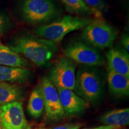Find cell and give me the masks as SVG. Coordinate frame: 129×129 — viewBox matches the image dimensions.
Instances as JSON below:
<instances>
[{"label":"cell","instance_id":"9","mask_svg":"<svg viewBox=\"0 0 129 129\" xmlns=\"http://www.w3.org/2000/svg\"><path fill=\"white\" fill-rule=\"evenodd\" d=\"M0 121L3 129H29L20 101L0 106Z\"/></svg>","mask_w":129,"mask_h":129},{"label":"cell","instance_id":"20","mask_svg":"<svg viewBox=\"0 0 129 129\" xmlns=\"http://www.w3.org/2000/svg\"><path fill=\"white\" fill-rule=\"evenodd\" d=\"M12 26V23L9 17L0 12V33L7 31Z\"/></svg>","mask_w":129,"mask_h":129},{"label":"cell","instance_id":"1","mask_svg":"<svg viewBox=\"0 0 129 129\" xmlns=\"http://www.w3.org/2000/svg\"><path fill=\"white\" fill-rule=\"evenodd\" d=\"M9 47L40 68L49 64L58 51L56 44L53 42L30 34L15 37L10 41Z\"/></svg>","mask_w":129,"mask_h":129},{"label":"cell","instance_id":"25","mask_svg":"<svg viewBox=\"0 0 129 129\" xmlns=\"http://www.w3.org/2000/svg\"><path fill=\"white\" fill-rule=\"evenodd\" d=\"M34 129H46V128H34Z\"/></svg>","mask_w":129,"mask_h":129},{"label":"cell","instance_id":"11","mask_svg":"<svg viewBox=\"0 0 129 129\" xmlns=\"http://www.w3.org/2000/svg\"><path fill=\"white\" fill-rule=\"evenodd\" d=\"M108 69L129 78L128 52L124 48H111L106 54Z\"/></svg>","mask_w":129,"mask_h":129},{"label":"cell","instance_id":"13","mask_svg":"<svg viewBox=\"0 0 129 129\" xmlns=\"http://www.w3.org/2000/svg\"><path fill=\"white\" fill-rule=\"evenodd\" d=\"M107 81L109 91L111 94L118 98L128 96V78L121 74L108 70Z\"/></svg>","mask_w":129,"mask_h":129},{"label":"cell","instance_id":"12","mask_svg":"<svg viewBox=\"0 0 129 129\" xmlns=\"http://www.w3.org/2000/svg\"><path fill=\"white\" fill-rule=\"evenodd\" d=\"M32 72L28 68L0 65V81L12 84H23L30 80Z\"/></svg>","mask_w":129,"mask_h":129},{"label":"cell","instance_id":"8","mask_svg":"<svg viewBox=\"0 0 129 129\" xmlns=\"http://www.w3.org/2000/svg\"><path fill=\"white\" fill-rule=\"evenodd\" d=\"M44 104L47 117L51 120H59L65 115L57 90L47 77L42 78L39 86Z\"/></svg>","mask_w":129,"mask_h":129},{"label":"cell","instance_id":"10","mask_svg":"<svg viewBox=\"0 0 129 129\" xmlns=\"http://www.w3.org/2000/svg\"><path fill=\"white\" fill-rule=\"evenodd\" d=\"M56 88L64 114L68 117L80 115L88 108L87 102L77 95L73 90L66 88Z\"/></svg>","mask_w":129,"mask_h":129},{"label":"cell","instance_id":"21","mask_svg":"<svg viewBox=\"0 0 129 129\" xmlns=\"http://www.w3.org/2000/svg\"><path fill=\"white\" fill-rule=\"evenodd\" d=\"M83 126L81 123H68L54 127L51 129H80Z\"/></svg>","mask_w":129,"mask_h":129},{"label":"cell","instance_id":"3","mask_svg":"<svg viewBox=\"0 0 129 129\" xmlns=\"http://www.w3.org/2000/svg\"><path fill=\"white\" fill-rule=\"evenodd\" d=\"M74 91L87 102H95L102 96L104 83L96 67L81 65L75 77Z\"/></svg>","mask_w":129,"mask_h":129},{"label":"cell","instance_id":"4","mask_svg":"<svg viewBox=\"0 0 129 129\" xmlns=\"http://www.w3.org/2000/svg\"><path fill=\"white\" fill-rule=\"evenodd\" d=\"M22 18L34 25H43L59 19L60 8L53 0H23L20 7Z\"/></svg>","mask_w":129,"mask_h":129},{"label":"cell","instance_id":"5","mask_svg":"<svg viewBox=\"0 0 129 129\" xmlns=\"http://www.w3.org/2000/svg\"><path fill=\"white\" fill-rule=\"evenodd\" d=\"M118 35L117 29L103 19H94L83 29L81 38L98 50L111 48Z\"/></svg>","mask_w":129,"mask_h":129},{"label":"cell","instance_id":"16","mask_svg":"<svg viewBox=\"0 0 129 129\" xmlns=\"http://www.w3.org/2000/svg\"><path fill=\"white\" fill-rule=\"evenodd\" d=\"M24 96L22 88L16 84L0 81V106L20 101Z\"/></svg>","mask_w":129,"mask_h":129},{"label":"cell","instance_id":"24","mask_svg":"<svg viewBox=\"0 0 129 129\" xmlns=\"http://www.w3.org/2000/svg\"><path fill=\"white\" fill-rule=\"evenodd\" d=\"M0 129H3V126H2V124H1V121H0Z\"/></svg>","mask_w":129,"mask_h":129},{"label":"cell","instance_id":"23","mask_svg":"<svg viewBox=\"0 0 129 129\" xmlns=\"http://www.w3.org/2000/svg\"><path fill=\"white\" fill-rule=\"evenodd\" d=\"M122 127L118 126V125H102L99 126L94 127H91V128H87L84 129H122Z\"/></svg>","mask_w":129,"mask_h":129},{"label":"cell","instance_id":"19","mask_svg":"<svg viewBox=\"0 0 129 129\" xmlns=\"http://www.w3.org/2000/svg\"><path fill=\"white\" fill-rule=\"evenodd\" d=\"M83 1L93 11L95 19H102V12L106 9L104 0H83Z\"/></svg>","mask_w":129,"mask_h":129},{"label":"cell","instance_id":"7","mask_svg":"<svg viewBox=\"0 0 129 129\" xmlns=\"http://www.w3.org/2000/svg\"><path fill=\"white\" fill-rule=\"evenodd\" d=\"M77 63L67 57L56 61L51 68L48 78L56 88L74 90Z\"/></svg>","mask_w":129,"mask_h":129},{"label":"cell","instance_id":"18","mask_svg":"<svg viewBox=\"0 0 129 129\" xmlns=\"http://www.w3.org/2000/svg\"><path fill=\"white\" fill-rule=\"evenodd\" d=\"M68 12L80 16H93L94 13L85 4L83 0H61Z\"/></svg>","mask_w":129,"mask_h":129},{"label":"cell","instance_id":"14","mask_svg":"<svg viewBox=\"0 0 129 129\" xmlns=\"http://www.w3.org/2000/svg\"><path fill=\"white\" fill-rule=\"evenodd\" d=\"M0 65L28 68L30 67V63L27 59L13 50L9 46L0 44Z\"/></svg>","mask_w":129,"mask_h":129},{"label":"cell","instance_id":"22","mask_svg":"<svg viewBox=\"0 0 129 129\" xmlns=\"http://www.w3.org/2000/svg\"><path fill=\"white\" fill-rule=\"evenodd\" d=\"M121 43L124 49L127 52L129 51V36L128 34H124L122 35L121 38Z\"/></svg>","mask_w":129,"mask_h":129},{"label":"cell","instance_id":"17","mask_svg":"<svg viewBox=\"0 0 129 129\" xmlns=\"http://www.w3.org/2000/svg\"><path fill=\"white\" fill-rule=\"evenodd\" d=\"M27 109L32 117L38 118L41 117L44 110V104L39 87L32 91L29 98Z\"/></svg>","mask_w":129,"mask_h":129},{"label":"cell","instance_id":"6","mask_svg":"<svg viewBox=\"0 0 129 129\" xmlns=\"http://www.w3.org/2000/svg\"><path fill=\"white\" fill-rule=\"evenodd\" d=\"M65 57L77 64L87 67H102L105 59L99 50L86 42L77 41L70 43L64 48Z\"/></svg>","mask_w":129,"mask_h":129},{"label":"cell","instance_id":"2","mask_svg":"<svg viewBox=\"0 0 129 129\" xmlns=\"http://www.w3.org/2000/svg\"><path fill=\"white\" fill-rule=\"evenodd\" d=\"M94 19L65 15L51 23L38 26L34 30L37 36L53 42L54 44L62 41L67 34L83 29Z\"/></svg>","mask_w":129,"mask_h":129},{"label":"cell","instance_id":"15","mask_svg":"<svg viewBox=\"0 0 129 129\" xmlns=\"http://www.w3.org/2000/svg\"><path fill=\"white\" fill-rule=\"evenodd\" d=\"M104 125L125 126L129 124L128 108L115 109L108 111L102 115L99 119Z\"/></svg>","mask_w":129,"mask_h":129}]
</instances>
